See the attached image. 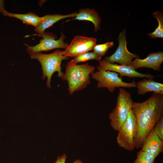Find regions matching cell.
<instances>
[{"instance_id": "obj_21", "label": "cell", "mask_w": 163, "mask_h": 163, "mask_svg": "<svg viewBox=\"0 0 163 163\" xmlns=\"http://www.w3.org/2000/svg\"><path fill=\"white\" fill-rule=\"evenodd\" d=\"M153 129L160 138L163 140V116L161 117Z\"/></svg>"}, {"instance_id": "obj_24", "label": "cell", "mask_w": 163, "mask_h": 163, "mask_svg": "<svg viewBox=\"0 0 163 163\" xmlns=\"http://www.w3.org/2000/svg\"><path fill=\"white\" fill-rule=\"evenodd\" d=\"M73 163H83L82 161L79 159H77L73 162Z\"/></svg>"}, {"instance_id": "obj_22", "label": "cell", "mask_w": 163, "mask_h": 163, "mask_svg": "<svg viewBox=\"0 0 163 163\" xmlns=\"http://www.w3.org/2000/svg\"><path fill=\"white\" fill-rule=\"evenodd\" d=\"M66 158L67 155L65 154L61 156H59L54 163H65Z\"/></svg>"}, {"instance_id": "obj_15", "label": "cell", "mask_w": 163, "mask_h": 163, "mask_svg": "<svg viewBox=\"0 0 163 163\" xmlns=\"http://www.w3.org/2000/svg\"><path fill=\"white\" fill-rule=\"evenodd\" d=\"M138 93L144 95L149 92L163 95V84L156 82L153 79L144 78L136 83Z\"/></svg>"}, {"instance_id": "obj_4", "label": "cell", "mask_w": 163, "mask_h": 163, "mask_svg": "<svg viewBox=\"0 0 163 163\" xmlns=\"http://www.w3.org/2000/svg\"><path fill=\"white\" fill-rule=\"evenodd\" d=\"M133 102L130 93L122 88H120L116 106L108 116L110 126L115 131H118L126 120Z\"/></svg>"}, {"instance_id": "obj_5", "label": "cell", "mask_w": 163, "mask_h": 163, "mask_svg": "<svg viewBox=\"0 0 163 163\" xmlns=\"http://www.w3.org/2000/svg\"><path fill=\"white\" fill-rule=\"evenodd\" d=\"M97 71L93 72L92 77L98 82L97 88H106L108 91L113 93L117 88H132L136 87V82L133 81L131 82H126L123 81L122 77L119 76L117 72L107 70L97 66Z\"/></svg>"}, {"instance_id": "obj_18", "label": "cell", "mask_w": 163, "mask_h": 163, "mask_svg": "<svg viewBox=\"0 0 163 163\" xmlns=\"http://www.w3.org/2000/svg\"><path fill=\"white\" fill-rule=\"evenodd\" d=\"M101 57L93 52H88L75 57L70 61L76 64L80 62H84L91 60L94 59L99 62L101 60Z\"/></svg>"}, {"instance_id": "obj_6", "label": "cell", "mask_w": 163, "mask_h": 163, "mask_svg": "<svg viewBox=\"0 0 163 163\" xmlns=\"http://www.w3.org/2000/svg\"><path fill=\"white\" fill-rule=\"evenodd\" d=\"M136 131V120L131 110L126 120L118 131L117 141L118 145L129 151L133 150L135 148Z\"/></svg>"}, {"instance_id": "obj_17", "label": "cell", "mask_w": 163, "mask_h": 163, "mask_svg": "<svg viewBox=\"0 0 163 163\" xmlns=\"http://www.w3.org/2000/svg\"><path fill=\"white\" fill-rule=\"evenodd\" d=\"M153 16L157 20L158 25L152 32L148 34L151 38H163V15L160 11H157L152 13Z\"/></svg>"}, {"instance_id": "obj_9", "label": "cell", "mask_w": 163, "mask_h": 163, "mask_svg": "<svg viewBox=\"0 0 163 163\" xmlns=\"http://www.w3.org/2000/svg\"><path fill=\"white\" fill-rule=\"evenodd\" d=\"M97 40L94 38L76 35L67 48L63 51V54L68 57H75L88 52L92 50Z\"/></svg>"}, {"instance_id": "obj_14", "label": "cell", "mask_w": 163, "mask_h": 163, "mask_svg": "<svg viewBox=\"0 0 163 163\" xmlns=\"http://www.w3.org/2000/svg\"><path fill=\"white\" fill-rule=\"evenodd\" d=\"M75 20L90 21L93 24L95 32L100 30L101 19L98 13L94 9L88 8L80 9L75 18L66 22Z\"/></svg>"}, {"instance_id": "obj_7", "label": "cell", "mask_w": 163, "mask_h": 163, "mask_svg": "<svg viewBox=\"0 0 163 163\" xmlns=\"http://www.w3.org/2000/svg\"><path fill=\"white\" fill-rule=\"evenodd\" d=\"M40 36L43 37L39 44L35 46H30L25 44L27 46V51L31 55L41 52L43 51H48L57 48H62L66 49L68 46V44L65 42L64 34L61 33L59 38L56 40V36L51 33L44 32Z\"/></svg>"}, {"instance_id": "obj_8", "label": "cell", "mask_w": 163, "mask_h": 163, "mask_svg": "<svg viewBox=\"0 0 163 163\" xmlns=\"http://www.w3.org/2000/svg\"><path fill=\"white\" fill-rule=\"evenodd\" d=\"M126 34L125 29L120 33L118 38V47L111 55L104 58V59L107 62L112 64L116 62L121 65L129 66L133 59L139 58V56L131 53L127 50Z\"/></svg>"}, {"instance_id": "obj_10", "label": "cell", "mask_w": 163, "mask_h": 163, "mask_svg": "<svg viewBox=\"0 0 163 163\" xmlns=\"http://www.w3.org/2000/svg\"><path fill=\"white\" fill-rule=\"evenodd\" d=\"M99 66L107 70L115 72L120 75V77L129 78H145L153 79L155 76L150 74H143L136 71L129 66L117 65L109 63L104 59L98 62Z\"/></svg>"}, {"instance_id": "obj_16", "label": "cell", "mask_w": 163, "mask_h": 163, "mask_svg": "<svg viewBox=\"0 0 163 163\" xmlns=\"http://www.w3.org/2000/svg\"><path fill=\"white\" fill-rule=\"evenodd\" d=\"M1 13L4 16L16 18L21 20L23 23L33 26L35 28L37 27L40 21V17L32 12L25 14H14L8 12L4 8Z\"/></svg>"}, {"instance_id": "obj_3", "label": "cell", "mask_w": 163, "mask_h": 163, "mask_svg": "<svg viewBox=\"0 0 163 163\" xmlns=\"http://www.w3.org/2000/svg\"><path fill=\"white\" fill-rule=\"evenodd\" d=\"M30 58L38 60L40 63L42 70V78L44 79L47 78L46 86L49 88H51V78L54 72H57L58 76L62 78L64 73L61 71L62 62L69 59L63 54V51L60 50L49 54L38 53L31 55Z\"/></svg>"}, {"instance_id": "obj_19", "label": "cell", "mask_w": 163, "mask_h": 163, "mask_svg": "<svg viewBox=\"0 0 163 163\" xmlns=\"http://www.w3.org/2000/svg\"><path fill=\"white\" fill-rule=\"evenodd\" d=\"M155 158L151 154L140 150L137 153L136 159L132 163H154Z\"/></svg>"}, {"instance_id": "obj_11", "label": "cell", "mask_w": 163, "mask_h": 163, "mask_svg": "<svg viewBox=\"0 0 163 163\" xmlns=\"http://www.w3.org/2000/svg\"><path fill=\"white\" fill-rule=\"evenodd\" d=\"M163 62V52L151 53L144 59L135 58L131 62L129 66L135 70L144 67L152 69L154 70L159 71Z\"/></svg>"}, {"instance_id": "obj_20", "label": "cell", "mask_w": 163, "mask_h": 163, "mask_svg": "<svg viewBox=\"0 0 163 163\" xmlns=\"http://www.w3.org/2000/svg\"><path fill=\"white\" fill-rule=\"evenodd\" d=\"M113 46V42H107L103 44H96L93 46L92 50L94 53L102 57L110 48Z\"/></svg>"}, {"instance_id": "obj_12", "label": "cell", "mask_w": 163, "mask_h": 163, "mask_svg": "<svg viewBox=\"0 0 163 163\" xmlns=\"http://www.w3.org/2000/svg\"><path fill=\"white\" fill-rule=\"evenodd\" d=\"M163 141L153 129L145 139L140 150L149 153L156 158L162 152Z\"/></svg>"}, {"instance_id": "obj_23", "label": "cell", "mask_w": 163, "mask_h": 163, "mask_svg": "<svg viewBox=\"0 0 163 163\" xmlns=\"http://www.w3.org/2000/svg\"><path fill=\"white\" fill-rule=\"evenodd\" d=\"M5 1L3 0H0V13L4 8Z\"/></svg>"}, {"instance_id": "obj_1", "label": "cell", "mask_w": 163, "mask_h": 163, "mask_svg": "<svg viewBox=\"0 0 163 163\" xmlns=\"http://www.w3.org/2000/svg\"><path fill=\"white\" fill-rule=\"evenodd\" d=\"M131 110L136 122L134 147L139 149L163 116V95L154 93L144 101L133 102Z\"/></svg>"}, {"instance_id": "obj_13", "label": "cell", "mask_w": 163, "mask_h": 163, "mask_svg": "<svg viewBox=\"0 0 163 163\" xmlns=\"http://www.w3.org/2000/svg\"><path fill=\"white\" fill-rule=\"evenodd\" d=\"M77 14L75 12L67 15H61L60 14H48L40 17L39 23L34 31L40 36L43 34L44 30L47 28L53 25L58 21L67 18H74Z\"/></svg>"}, {"instance_id": "obj_2", "label": "cell", "mask_w": 163, "mask_h": 163, "mask_svg": "<svg viewBox=\"0 0 163 163\" xmlns=\"http://www.w3.org/2000/svg\"><path fill=\"white\" fill-rule=\"evenodd\" d=\"M95 67L88 63L78 65L70 61L66 66V72L61 78L68 83V90L70 94L86 88L90 83V75Z\"/></svg>"}]
</instances>
